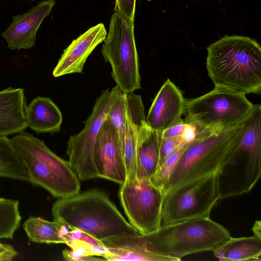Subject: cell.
I'll return each instance as SVG.
<instances>
[{
  "label": "cell",
  "mask_w": 261,
  "mask_h": 261,
  "mask_svg": "<svg viewBox=\"0 0 261 261\" xmlns=\"http://www.w3.org/2000/svg\"><path fill=\"white\" fill-rule=\"evenodd\" d=\"M206 69L215 87L261 93V47L254 39L226 35L207 48Z\"/></svg>",
  "instance_id": "1"
},
{
  "label": "cell",
  "mask_w": 261,
  "mask_h": 261,
  "mask_svg": "<svg viewBox=\"0 0 261 261\" xmlns=\"http://www.w3.org/2000/svg\"><path fill=\"white\" fill-rule=\"evenodd\" d=\"M51 211L54 221L99 240L122 233H140L108 195L98 189L59 198L54 203Z\"/></svg>",
  "instance_id": "2"
},
{
  "label": "cell",
  "mask_w": 261,
  "mask_h": 261,
  "mask_svg": "<svg viewBox=\"0 0 261 261\" xmlns=\"http://www.w3.org/2000/svg\"><path fill=\"white\" fill-rule=\"evenodd\" d=\"M244 120L229 127L198 129L172 171L165 193L184 182L217 173L238 146Z\"/></svg>",
  "instance_id": "3"
},
{
  "label": "cell",
  "mask_w": 261,
  "mask_h": 261,
  "mask_svg": "<svg viewBox=\"0 0 261 261\" xmlns=\"http://www.w3.org/2000/svg\"><path fill=\"white\" fill-rule=\"evenodd\" d=\"M10 140L32 184L43 188L58 198L80 192V179L68 161L57 155L42 141L25 132Z\"/></svg>",
  "instance_id": "4"
},
{
  "label": "cell",
  "mask_w": 261,
  "mask_h": 261,
  "mask_svg": "<svg viewBox=\"0 0 261 261\" xmlns=\"http://www.w3.org/2000/svg\"><path fill=\"white\" fill-rule=\"evenodd\" d=\"M261 175V112L252 111L232 156L217 173L220 199L250 192Z\"/></svg>",
  "instance_id": "5"
},
{
  "label": "cell",
  "mask_w": 261,
  "mask_h": 261,
  "mask_svg": "<svg viewBox=\"0 0 261 261\" xmlns=\"http://www.w3.org/2000/svg\"><path fill=\"white\" fill-rule=\"evenodd\" d=\"M147 235L157 252L178 260L191 254L213 251L231 237L226 228L210 217L162 226Z\"/></svg>",
  "instance_id": "6"
},
{
  "label": "cell",
  "mask_w": 261,
  "mask_h": 261,
  "mask_svg": "<svg viewBox=\"0 0 261 261\" xmlns=\"http://www.w3.org/2000/svg\"><path fill=\"white\" fill-rule=\"evenodd\" d=\"M101 53L111 67V75L123 93L141 88L138 52L134 36V21L114 12Z\"/></svg>",
  "instance_id": "7"
},
{
  "label": "cell",
  "mask_w": 261,
  "mask_h": 261,
  "mask_svg": "<svg viewBox=\"0 0 261 261\" xmlns=\"http://www.w3.org/2000/svg\"><path fill=\"white\" fill-rule=\"evenodd\" d=\"M253 105L246 95L215 87L203 95L186 100L183 120L199 129L229 127L242 122Z\"/></svg>",
  "instance_id": "8"
},
{
  "label": "cell",
  "mask_w": 261,
  "mask_h": 261,
  "mask_svg": "<svg viewBox=\"0 0 261 261\" xmlns=\"http://www.w3.org/2000/svg\"><path fill=\"white\" fill-rule=\"evenodd\" d=\"M219 199L217 173L179 185L165 193L162 226L209 217Z\"/></svg>",
  "instance_id": "9"
},
{
  "label": "cell",
  "mask_w": 261,
  "mask_h": 261,
  "mask_svg": "<svg viewBox=\"0 0 261 261\" xmlns=\"http://www.w3.org/2000/svg\"><path fill=\"white\" fill-rule=\"evenodd\" d=\"M118 196L129 223L140 233H151L161 227L165 192L150 178L126 179L120 186Z\"/></svg>",
  "instance_id": "10"
},
{
  "label": "cell",
  "mask_w": 261,
  "mask_h": 261,
  "mask_svg": "<svg viewBox=\"0 0 261 261\" xmlns=\"http://www.w3.org/2000/svg\"><path fill=\"white\" fill-rule=\"evenodd\" d=\"M120 91L117 85L102 91L96 99L92 113L84 121L83 129L68 140V161L80 180L97 177L93 159L95 142L110 107Z\"/></svg>",
  "instance_id": "11"
},
{
  "label": "cell",
  "mask_w": 261,
  "mask_h": 261,
  "mask_svg": "<svg viewBox=\"0 0 261 261\" xmlns=\"http://www.w3.org/2000/svg\"><path fill=\"white\" fill-rule=\"evenodd\" d=\"M93 159L97 177L120 185L127 179L126 169L117 132L106 119L96 139Z\"/></svg>",
  "instance_id": "12"
},
{
  "label": "cell",
  "mask_w": 261,
  "mask_h": 261,
  "mask_svg": "<svg viewBox=\"0 0 261 261\" xmlns=\"http://www.w3.org/2000/svg\"><path fill=\"white\" fill-rule=\"evenodd\" d=\"M186 99L181 91L169 79L154 98L145 117L146 124L157 132L183 121Z\"/></svg>",
  "instance_id": "13"
},
{
  "label": "cell",
  "mask_w": 261,
  "mask_h": 261,
  "mask_svg": "<svg viewBox=\"0 0 261 261\" xmlns=\"http://www.w3.org/2000/svg\"><path fill=\"white\" fill-rule=\"evenodd\" d=\"M101 241L108 250L106 260L179 261L157 252L147 234L122 233Z\"/></svg>",
  "instance_id": "14"
},
{
  "label": "cell",
  "mask_w": 261,
  "mask_h": 261,
  "mask_svg": "<svg viewBox=\"0 0 261 261\" xmlns=\"http://www.w3.org/2000/svg\"><path fill=\"white\" fill-rule=\"evenodd\" d=\"M55 4V0L43 1L24 13L14 16L10 25L2 33L8 47L12 50L33 47L40 25L49 15Z\"/></svg>",
  "instance_id": "15"
},
{
  "label": "cell",
  "mask_w": 261,
  "mask_h": 261,
  "mask_svg": "<svg viewBox=\"0 0 261 261\" xmlns=\"http://www.w3.org/2000/svg\"><path fill=\"white\" fill-rule=\"evenodd\" d=\"M107 35L105 25L98 23L74 39L64 50L53 71L57 77L83 72L85 62L96 47Z\"/></svg>",
  "instance_id": "16"
},
{
  "label": "cell",
  "mask_w": 261,
  "mask_h": 261,
  "mask_svg": "<svg viewBox=\"0 0 261 261\" xmlns=\"http://www.w3.org/2000/svg\"><path fill=\"white\" fill-rule=\"evenodd\" d=\"M125 113L124 141L122 149L125 161L127 179L136 178V144L139 130L145 122L144 106L140 95L125 93Z\"/></svg>",
  "instance_id": "17"
},
{
  "label": "cell",
  "mask_w": 261,
  "mask_h": 261,
  "mask_svg": "<svg viewBox=\"0 0 261 261\" xmlns=\"http://www.w3.org/2000/svg\"><path fill=\"white\" fill-rule=\"evenodd\" d=\"M24 89L8 88L0 91V136L17 134L28 127Z\"/></svg>",
  "instance_id": "18"
},
{
  "label": "cell",
  "mask_w": 261,
  "mask_h": 261,
  "mask_svg": "<svg viewBox=\"0 0 261 261\" xmlns=\"http://www.w3.org/2000/svg\"><path fill=\"white\" fill-rule=\"evenodd\" d=\"M161 133L145 122L141 126L136 144V178H150L159 167Z\"/></svg>",
  "instance_id": "19"
},
{
  "label": "cell",
  "mask_w": 261,
  "mask_h": 261,
  "mask_svg": "<svg viewBox=\"0 0 261 261\" xmlns=\"http://www.w3.org/2000/svg\"><path fill=\"white\" fill-rule=\"evenodd\" d=\"M25 112L28 127L37 133L60 130L62 114L50 98L38 96L27 105Z\"/></svg>",
  "instance_id": "20"
},
{
  "label": "cell",
  "mask_w": 261,
  "mask_h": 261,
  "mask_svg": "<svg viewBox=\"0 0 261 261\" xmlns=\"http://www.w3.org/2000/svg\"><path fill=\"white\" fill-rule=\"evenodd\" d=\"M213 252L221 261L260 260L261 239L254 236L231 237Z\"/></svg>",
  "instance_id": "21"
},
{
  "label": "cell",
  "mask_w": 261,
  "mask_h": 261,
  "mask_svg": "<svg viewBox=\"0 0 261 261\" xmlns=\"http://www.w3.org/2000/svg\"><path fill=\"white\" fill-rule=\"evenodd\" d=\"M22 227L29 240L37 243H64L66 226L56 221H49L40 217L30 216Z\"/></svg>",
  "instance_id": "22"
},
{
  "label": "cell",
  "mask_w": 261,
  "mask_h": 261,
  "mask_svg": "<svg viewBox=\"0 0 261 261\" xmlns=\"http://www.w3.org/2000/svg\"><path fill=\"white\" fill-rule=\"evenodd\" d=\"M0 177L31 183L28 171L10 138L4 136H0Z\"/></svg>",
  "instance_id": "23"
},
{
  "label": "cell",
  "mask_w": 261,
  "mask_h": 261,
  "mask_svg": "<svg viewBox=\"0 0 261 261\" xmlns=\"http://www.w3.org/2000/svg\"><path fill=\"white\" fill-rule=\"evenodd\" d=\"M63 239L64 244L71 248V250L84 256L103 257L108 253L107 248L101 240L79 229L65 231Z\"/></svg>",
  "instance_id": "24"
},
{
  "label": "cell",
  "mask_w": 261,
  "mask_h": 261,
  "mask_svg": "<svg viewBox=\"0 0 261 261\" xmlns=\"http://www.w3.org/2000/svg\"><path fill=\"white\" fill-rule=\"evenodd\" d=\"M21 219L19 201L0 197V240L13 239Z\"/></svg>",
  "instance_id": "25"
},
{
  "label": "cell",
  "mask_w": 261,
  "mask_h": 261,
  "mask_svg": "<svg viewBox=\"0 0 261 261\" xmlns=\"http://www.w3.org/2000/svg\"><path fill=\"white\" fill-rule=\"evenodd\" d=\"M126 109V94L121 91L111 106L106 119L110 122L117 132L121 147L124 137Z\"/></svg>",
  "instance_id": "26"
},
{
  "label": "cell",
  "mask_w": 261,
  "mask_h": 261,
  "mask_svg": "<svg viewBox=\"0 0 261 261\" xmlns=\"http://www.w3.org/2000/svg\"><path fill=\"white\" fill-rule=\"evenodd\" d=\"M189 143V142L185 144L169 156L150 178L153 184L164 191L169 181L172 171Z\"/></svg>",
  "instance_id": "27"
},
{
  "label": "cell",
  "mask_w": 261,
  "mask_h": 261,
  "mask_svg": "<svg viewBox=\"0 0 261 261\" xmlns=\"http://www.w3.org/2000/svg\"><path fill=\"white\" fill-rule=\"evenodd\" d=\"M187 143L188 142H186L182 136L163 138L161 135L158 168L169 156Z\"/></svg>",
  "instance_id": "28"
},
{
  "label": "cell",
  "mask_w": 261,
  "mask_h": 261,
  "mask_svg": "<svg viewBox=\"0 0 261 261\" xmlns=\"http://www.w3.org/2000/svg\"><path fill=\"white\" fill-rule=\"evenodd\" d=\"M136 0H115L114 12L134 21Z\"/></svg>",
  "instance_id": "29"
},
{
  "label": "cell",
  "mask_w": 261,
  "mask_h": 261,
  "mask_svg": "<svg viewBox=\"0 0 261 261\" xmlns=\"http://www.w3.org/2000/svg\"><path fill=\"white\" fill-rule=\"evenodd\" d=\"M189 123L183 121L175 124L167 129L160 132L161 137L163 138H176L182 137Z\"/></svg>",
  "instance_id": "30"
},
{
  "label": "cell",
  "mask_w": 261,
  "mask_h": 261,
  "mask_svg": "<svg viewBox=\"0 0 261 261\" xmlns=\"http://www.w3.org/2000/svg\"><path fill=\"white\" fill-rule=\"evenodd\" d=\"M62 255L65 260L70 261H84V260H106L103 257H98L97 256H84L72 250L65 249L62 252Z\"/></svg>",
  "instance_id": "31"
},
{
  "label": "cell",
  "mask_w": 261,
  "mask_h": 261,
  "mask_svg": "<svg viewBox=\"0 0 261 261\" xmlns=\"http://www.w3.org/2000/svg\"><path fill=\"white\" fill-rule=\"evenodd\" d=\"M17 255V251L13 246L0 243V261L12 260Z\"/></svg>",
  "instance_id": "32"
},
{
  "label": "cell",
  "mask_w": 261,
  "mask_h": 261,
  "mask_svg": "<svg viewBox=\"0 0 261 261\" xmlns=\"http://www.w3.org/2000/svg\"><path fill=\"white\" fill-rule=\"evenodd\" d=\"M252 231L254 234L253 236L261 239V221L260 220H256L254 223L252 227Z\"/></svg>",
  "instance_id": "33"
},
{
  "label": "cell",
  "mask_w": 261,
  "mask_h": 261,
  "mask_svg": "<svg viewBox=\"0 0 261 261\" xmlns=\"http://www.w3.org/2000/svg\"><path fill=\"white\" fill-rule=\"evenodd\" d=\"M146 1L149 2V1H153V0H146Z\"/></svg>",
  "instance_id": "34"
},
{
  "label": "cell",
  "mask_w": 261,
  "mask_h": 261,
  "mask_svg": "<svg viewBox=\"0 0 261 261\" xmlns=\"http://www.w3.org/2000/svg\"><path fill=\"white\" fill-rule=\"evenodd\" d=\"M31 1H36V0H31Z\"/></svg>",
  "instance_id": "35"
}]
</instances>
